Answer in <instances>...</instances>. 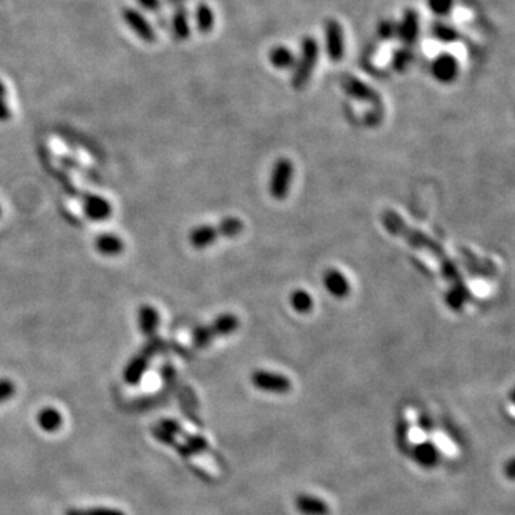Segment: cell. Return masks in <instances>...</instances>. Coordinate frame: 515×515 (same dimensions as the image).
Returning <instances> with one entry per match:
<instances>
[{
    "mask_svg": "<svg viewBox=\"0 0 515 515\" xmlns=\"http://www.w3.org/2000/svg\"><path fill=\"white\" fill-rule=\"evenodd\" d=\"M382 224H384L385 229L390 232V234L404 238L408 245L417 248V249H424V251L440 258L441 268L445 267L446 263L451 262V259L446 256L444 248L437 241H434L433 238H429L428 235L424 234V232H421L418 229L409 228L403 221L400 215L395 213L394 211H385L384 213H382Z\"/></svg>",
    "mask_w": 515,
    "mask_h": 515,
    "instance_id": "cell-1",
    "label": "cell"
},
{
    "mask_svg": "<svg viewBox=\"0 0 515 515\" xmlns=\"http://www.w3.org/2000/svg\"><path fill=\"white\" fill-rule=\"evenodd\" d=\"M245 225L238 218H225L217 225H201L191 230L189 243L195 249H205L213 245L219 238H234L242 234Z\"/></svg>",
    "mask_w": 515,
    "mask_h": 515,
    "instance_id": "cell-2",
    "label": "cell"
},
{
    "mask_svg": "<svg viewBox=\"0 0 515 515\" xmlns=\"http://www.w3.org/2000/svg\"><path fill=\"white\" fill-rule=\"evenodd\" d=\"M239 328V318L234 313H222L208 325L193 329L192 341L196 348H206L217 338L232 335Z\"/></svg>",
    "mask_w": 515,
    "mask_h": 515,
    "instance_id": "cell-3",
    "label": "cell"
},
{
    "mask_svg": "<svg viewBox=\"0 0 515 515\" xmlns=\"http://www.w3.org/2000/svg\"><path fill=\"white\" fill-rule=\"evenodd\" d=\"M318 55L320 46L317 39H313L312 36H307L302 40L301 59L295 63V69L292 75V86L295 89H302L307 85L313 72L315 64L318 62Z\"/></svg>",
    "mask_w": 515,
    "mask_h": 515,
    "instance_id": "cell-4",
    "label": "cell"
},
{
    "mask_svg": "<svg viewBox=\"0 0 515 515\" xmlns=\"http://www.w3.org/2000/svg\"><path fill=\"white\" fill-rule=\"evenodd\" d=\"M294 171V163L288 158H279L272 166L270 178V193L275 201H284L288 196L292 187Z\"/></svg>",
    "mask_w": 515,
    "mask_h": 515,
    "instance_id": "cell-5",
    "label": "cell"
},
{
    "mask_svg": "<svg viewBox=\"0 0 515 515\" xmlns=\"http://www.w3.org/2000/svg\"><path fill=\"white\" fill-rule=\"evenodd\" d=\"M251 381L255 388L270 394H287L292 388V382L288 376L267 370L255 371Z\"/></svg>",
    "mask_w": 515,
    "mask_h": 515,
    "instance_id": "cell-6",
    "label": "cell"
},
{
    "mask_svg": "<svg viewBox=\"0 0 515 515\" xmlns=\"http://www.w3.org/2000/svg\"><path fill=\"white\" fill-rule=\"evenodd\" d=\"M122 19L126 23V26L135 33V35L146 42V43H152L156 40V32L152 23L149 22L145 14L139 12L138 9L134 8H123L122 10Z\"/></svg>",
    "mask_w": 515,
    "mask_h": 515,
    "instance_id": "cell-7",
    "label": "cell"
},
{
    "mask_svg": "<svg viewBox=\"0 0 515 515\" xmlns=\"http://www.w3.org/2000/svg\"><path fill=\"white\" fill-rule=\"evenodd\" d=\"M325 45L326 53L332 62H339L345 55V38L341 25L329 19L325 25Z\"/></svg>",
    "mask_w": 515,
    "mask_h": 515,
    "instance_id": "cell-8",
    "label": "cell"
},
{
    "mask_svg": "<svg viewBox=\"0 0 515 515\" xmlns=\"http://www.w3.org/2000/svg\"><path fill=\"white\" fill-rule=\"evenodd\" d=\"M341 85L344 91L346 92V95H350L351 97L357 99V101L370 102L375 106H381V97L378 92H375L370 85L361 82L359 79L350 76V75H345L341 79Z\"/></svg>",
    "mask_w": 515,
    "mask_h": 515,
    "instance_id": "cell-9",
    "label": "cell"
},
{
    "mask_svg": "<svg viewBox=\"0 0 515 515\" xmlns=\"http://www.w3.org/2000/svg\"><path fill=\"white\" fill-rule=\"evenodd\" d=\"M459 72V66L454 55L441 53L431 63V73L440 83H453Z\"/></svg>",
    "mask_w": 515,
    "mask_h": 515,
    "instance_id": "cell-10",
    "label": "cell"
},
{
    "mask_svg": "<svg viewBox=\"0 0 515 515\" xmlns=\"http://www.w3.org/2000/svg\"><path fill=\"white\" fill-rule=\"evenodd\" d=\"M420 33V18L418 13L414 9H408L404 12V16L400 23H396V38H400L401 42L408 47L415 43L418 39Z\"/></svg>",
    "mask_w": 515,
    "mask_h": 515,
    "instance_id": "cell-11",
    "label": "cell"
},
{
    "mask_svg": "<svg viewBox=\"0 0 515 515\" xmlns=\"http://www.w3.org/2000/svg\"><path fill=\"white\" fill-rule=\"evenodd\" d=\"M322 282L328 294H331L332 296H335L338 299L348 296L351 292L350 280H348V278L341 271L335 268H329L324 272Z\"/></svg>",
    "mask_w": 515,
    "mask_h": 515,
    "instance_id": "cell-12",
    "label": "cell"
},
{
    "mask_svg": "<svg viewBox=\"0 0 515 515\" xmlns=\"http://www.w3.org/2000/svg\"><path fill=\"white\" fill-rule=\"evenodd\" d=\"M171 30L172 35L178 40H187L191 36V25H189V13L188 9L178 8L171 19Z\"/></svg>",
    "mask_w": 515,
    "mask_h": 515,
    "instance_id": "cell-13",
    "label": "cell"
},
{
    "mask_svg": "<svg viewBox=\"0 0 515 515\" xmlns=\"http://www.w3.org/2000/svg\"><path fill=\"white\" fill-rule=\"evenodd\" d=\"M85 212L93 221H104V219H108V217L112 213V208L106 199L92 195L86 199Z\"/></svg>",
    "mask_w": 515,
    "mask_h": 515,
    "instance_id": "cell-14",
    "label": "cell"
},
{
    "mask_svg": "<svg viewBox=\"0 0 515 515\" xmlns=\"http://www.w3.org/2000/svg\"><path fill=\"white\" fill-rule=\"evenodd\" d=\"M270 62L274 68L279 71L291 69L296 63V58L291 49L287 46H276L270 52Z\"/></svg>",
    "mask_w": 515,
    "mask_h": 515,
    "instance_id": "cell-15",
    "label": "cell"
},
{
    "mask_svg": "<svg viewBox=\"0 0 515 515\" xmlns=\"http://www.w3.org/2000/svg\"><path fill=\"white\" fill-rule=\"evenodd\" d=\"M159 326V313L151 305H143L139 309V328L145 335L152 337Z\"/></svg>",
    "mask_w": 515,
    "mask_h": 515,
    "instance_id": "cell-16",
    "label": "cell"
},
{
    "mask_svg": "<svg viewBox=\"0 0 515 515\" xmlns=\"http://www.w3.org/2000/svg\"><path fill=\"white\" fill-rule=\"evenodd\" d=\"M96 248L97 251L106 256H115L119 255L123 251V242L119 237L105 234L96 239Z\"/></svg>",
    "mask_w": 515,
    "mask_h": 515,
    "instance_id": "cell-17",
    "label": "cell"
},
{
    "mask_svg": "<svg viewBox=\"0 0 515 515\" xmlns=\"http://www.w3.org/2000/svg\"><path fill=\"white\" fill-rule=\"evenodd\" d=\"M289 302H291V307L294 308L295 312L302 313V315L309 313L313 308V298L305 289H295L291 294Z\"/></svg>",
    "mask_w": 515,
    "mask_h": 515,
    "instance_id": "cell-18",
    "label": "cell"
},
{
    "mask_svg": "<svg viewBox=\"0 0 515 515\" xmlns=\"http://www.w3.org/2000/svg\"><path fill=\"white\" fill-rule=\"evenodd\" d=\"M195 22H196V27L199 32H202V33L211 32L215 25V14L211 6H208L206 3L197 5L195 10Z\"/></svg>",
    "mask_w": 515,
    "mask_h": 515,
    "instance_id": "cell-19",
    "label": "cell"
},
{
    "mask_svg": "<svg viewBox=\"0 0 515 515\" xmlns=\"http://www.w3.org/2000/svg\"><path fill=\"white\" fill-rule=\"evenodd\" d=\"M431 33H433V36L435 39H438L442 43L455 42L458 39V36H459V33L453 26L446 25V23H442V22L434 23L433 27H431Z\"/></svg>",
    "mask_w": 515,
    "mask_h": 515,
    "instance_id": "cell-20",
    "label": "cell"
},
{
    "mask_svg": "<svg viewBox=\"0 0 515 515\" xmlns=\"http://www.w3.org/2000/svg\"><path fill=\"white\" fill-rule=\"evenodd\" d=\"M412 59H414V56H412V53H411L408 47H403V49H400V51H396L394 53V59H392V64H394L395 71L396 72H405L409 68Z\"/></svg>",
    "mask_w": 515,
    "mask_h": 515,
    "instance_id": "cell-21",
    "label": "cell"
},
{
    "mask_svg": "<svg viewBox=\"0 0 515 515\" xmlns=\"http://www.w3.org/2000/svg\"><path fill=\"white\" fill-rule=\"evenodd\" d=\"M454 6V0H428V8L437 16L450 14Z\"/></svg>",
    "mask_w": 515,
    "mask_h": 515,
    "instance_id": "cell-22",
    "label": "cell"
},
{
    "mask_svg": "<svg viewBox=\"0 0 515 515\" xmlns=\"http://www.w3.org/2000/svg\"><path fill=\"white\" fill-rule=\"evenodd\" d=\"M376 33L382 40H392L396 38V23L392 21H382L378 23Z\"/></svg>",
    "mask_w": 515,
    "mask_h": 515,
    "instance_id": "cell-23",
    "label": "cell"
},
{
    "mask_svg": "<svg viewBox=\"0 0 515 515\" xmlns=\"http://www.w3.org/2000/svg\"><path fill=\"white\" fill-rule=\"evenodd\" d=\"M136 3L146 12H158L162 8V0H136Z\"/></svg>",
    "mask_w": 515,
    "mask_h": 515,
    "instance_id": "cell-24",
    "label": "cell"
},
{
    "mask_svg": "<svg viewBox=\"0 0 515 515\" xmlns=\"http://www.w3.org/2000/svg\"><path fill=\"white\" fill-rule=\"evenodd\" d=\"M10 394H13V385L9 381H0V400H5Z\"/></svg>",
    "mask_w": 515,
    "mask_h": 515,
    "instance_id": "cell-25",
    "label": "cell"
},
{
    "mask_svg": "<svg viewBox=\"0 0 515 515\" xmlns=\"http://www.w3.org/2000/svg\"><path fill=\"white\" fill-rule=\"evenodd\" d=\"M10 119V109L6 104V99H0V122H6Z\"/></svg>",
    "mask_w": 515,
    "mask_h": 515,
    "instance_id": "cell-26",
    "label": "cell"
},
{
    "mask_svg": "<svg viewBox=\"0 0 515 515\" xmlns=\"http://www.w3.org/2000/svg\"><path fill=\"white\" fill-rule=\"evenodd\" d=\"M165 2H166V5H169L175 9H178V8H184L188 0H165Z\"/></svg>",
    "mask_w": 515,
    "mask_h": 515,
    "instance_id": "cell-27",
    "label": "cell"
},
{
    "mask_svg": "<svg viewBox=\"0 0 515 515\" xmlns=\"http://www.w3.org/2000/svg\"><path fill=\"white\" fill-rule=\"evenodd\" d=\"M6 86H5V83L2 82V80H0V99H6Z\"/></svg>",
    "mask_w": 515,
    "mask_h": 515,
    "instance_id": "cell-28",
    "label": "cell"
},
{
    "mask_svg": "<svg viewBox=\"0 0 515 515\" xmlns=\"http://www.w3.org/2000/svg\"><path fill=\"white\" fill-rule=\"evenodd\" d=\"M0 212H2V209H0Z\"/></svg>",
    "mask_w": 515,
    "mask_h": 515,
    "instance_id": "cell-29",
    "label": "cell"
}]
</instances>
